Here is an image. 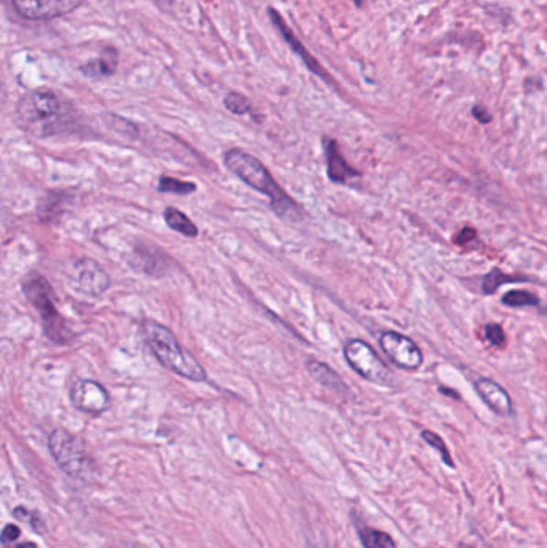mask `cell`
<instances>
[{
  "instance_id": "f546056e",
  "label": "cell",
  "mask_w": 547,
  "mask_h": 548,
  "mask_svg": "<svg viewBox=\"0 0 547 548\" xmlns=\"http://www.w3.org/2000/svg\"><path fill=\"white\" fill-rule=\"evenodd\" d=\"M355 2H357V4H359V5H361V0H355Z\"/></svg>"
},
{
  "instance_id": "44dd1931",
  "label": "cell",
  "mask_w": 547,
  "mask_h": 548,
  "mask_svg": "<svg viewBox=\"0 0 547 548\" xmlns=\"http://www.w3.org/2000/svg\"><path fill=\"white\" fill-rule=\"evenodd\" d=\"M421 438H423L430 447H434V449L440 454V457L444 460L445 465H448L450 468H455V467H456L455 462H453V458H451L448 447L445 445V441L440 435H436L435 432H430V430H424V432L421 433Z\"/></svg>"
},
{
  "instance_id": "4dcf8cb0",
  "label": "cell",
  "mask_w": 547,
  "mask_h": 548,
  "mask_svg": "<svg viewBox=\"0 0 547 548\" xmlns=\"http://www.w3.org/2000/svg\"><path fill=\"white\" fill-rule=\"evenodd\" d=\"M125 548H137V547H134V545H127V547Z\"/></svg>"
},
{
  "instance_id": "6da1fadb",
  "label": "cell",
  "mask_w": 547,
  "mask_h": 548,
  "mask_svg": "<svg viewBox=\"0 0 547 548\" xmlns=\"http://www.w3.org/2000/svg\"><path fill=\"white\" fill-rule=\"evenodd\" d=\"M223 164L249 188L265 194L274 212L280 219L287 221H299L302 219V209L289 198V194L278 185L270 170L255 156L249 155L244 149L231 148L223 156Z\"/></svg>"
},
{
  "instance_id": "9a60e30c",
  "label": "cell",
  "mask_w": 547,
  "mask_h": 548,
  "mask_svg": "<svg viewBox=\"0 0 547 548\" xmlns=\"http://www.w3.org/2000/svg\"><path fill=\"white\" fill-rule=\"evenodd\" d=\"M118 68V59L113 50H108L106 55H102L100 59H91L89 63H85L80 71L84 72L87 78H110Z\"/></svg>"
},
{
  "instance_id": "484cf974",
  "label": "cell",
  "mask_w": 547,
  "mask_h": 548,
  "mask_svg": "<svg viewBox=\"0 0 547 548\" xmlns=\"http://www.w3.org/2000/svg\"><path fill=\"white\" fill-rule=\"evenodd\" d=\"M477 238V231L470 226H466L461 231L457 232L456 236L453 238V242L457 245L469 244L470 241H474Z\"/></svg>"
},
{
  "instance_id": "cb8c5ba5",
  "label": "cell",
  "mask_w": 547,
  "mask_h": 548,
  "mask_svg": "<svg viewBox=\"0 0 547 548\" xmlns=\"http://www.w3.org/2000/svg\"><path fill=\"white\" fill-rule=\"evenodd\" d=\"M485 337L496 349H504L508 343L506 332L502 329L501 324L489 323L485 326Z\"/></svg>"
},
{
  "instance_id": "ac0fdd59",
  "label": "cell",
  "mask_w": 547,
  "mask_h": 548,
  "mask_svg": "<svg viewBox=\"0 0 547 548\" xmlns=\"http://www.w3.org/2000/svg\"><path fill=\"white\" fill-rule=\"evenodd\" d=\"M519 283H530V279L525 276H509L499 268H493L482 279V292L485 295H493L502 285H519Z\"/></svg>"
},
{
  "instance_id": "5b68a950",
  "label": "cell",
  "mask_w": 547,
  "mask_h": 548,
  "mask_svg": "<svg viewBox=\"0 0 547 548\" xmlns=\"http://www.w3.org/2000/svg\"><path fill=\"white\" fill-rule=\"evenodd\" d=\"M48 449L55 462L68 477L91 483L98 477L97 462L93 460L91 452L87 451L84 443L74 435L57 428L48 436Z\"/></svg>"
},
{
  "instance_id": "7a4b0ae2",
  "label": "cell",
  "mask_w": 547,
  "mask_h": 548,
  "mask_svg": "<svg viewBox=\"0 0 547 548\" xmlns=\"http://www.w3.org/2000/svg\"><path fill=\"white\" fill-rule=\"evenodd\" d=\"M68 119L65 102L50 91H27L16 104V121L21 129L36 138L63 132Z\"/></svg>"
},
{
  "instance_id": "e0dca14e",
  "label": "cell",
  "mask_w": 547,
  "mask_h": 548,
  "mask_svg": "<svg viewBox=\"0 0 547 548\" xmlns=\"http://www.w3.org/2000/svg\"><path fill=\"white\" fill-rule=\"evenodd\" d=\"M164 220L170 230L180 232L185 238H196L199 232L198 226L185 213L177 210L176 207H167L164 210Z\"/></svg>"
},
{
  "instance_id": "d6986e66",
  "label": "cell",
  "mask_w": 547,
  "mask_h": 548,
  "mask_svg": "<svg viewBox=\"0 0 547 548\" xmlns=\"http://www.w3.org/2000/svg\"><path fill=\"white\" fill-rule=\"evenodd\" d=\"M502 305L509 308H525V306H538L540 297L533 292L523 291V289H512L502 295Z\"/></svg>"
},
{
  "instance_id": "4fadbf2b",
  "label": "cell",
  "mask_w": 547,
  "mask_h": 548,
  "mask_svg": "<svg viewBox=\"0 0 547 548\" xmlns=\"http://www.w3.org/2000/svg\"><path fill=\"white\" fill-rule=\"evenodd\" d=\"M268 15H270V18H272V21H274V27H278V31H280L281 36L284 38V40H286L287 44H289V47L293 48L294 52L299 55L300 59H302V61L306 63V68H308L310 71L315 72V74L319 76V78L325 79L326 82H333L331 78H329V74L325 71V68L319 65L318 61H316V59H313L312 55H310V52L306 50V47L302 46V44H300V40L294 36L293 31H291L289 27H287L286 21L281 18V15L278 14L274 8H268Z\"/></svg>"
},
{
  "instance_id": "5bb4252c",
  "label": "cell",
  "mask_w": 547,
  "mask_h": 548,
  "mask_svg": "<svg viewBox=\"0 0 547 548\" xmlns=\"http://www.w3.org/2000/svg\"><path fill=\"white\" fill-rule=\"evenodd\" d=\"M306 371L323 387L336 390V392H347L349 390L346 383L340 379L339 374L329 368L326 362L310 360L306 362Z\"/></svg>"
},
{
  "instance_id": "8fae6325",
  "label": "cell",
  "mask_w": 547,
  "mask_h": 548,
  "mask_svg": "<svg viewBox=\"0 0 547 548\" xmlns=\"http://www.w3.org/2000/svg\"><path fill=\"white\" fill-rule=\"evenodd\" d=\"M474 388L491 413H495L499 417H509L514 414V404L510 396L498 381L482 377L476 381Z\"/></svg>"
},
{
  "instance_id": "9c48e42d",
  "label": "cell",
  "mask_w": 547,
  "mask_h": 548,
  "mask_svg": "<svg viewBox=\"0 0 547 548\" xmlns=\"http://www.w3.org/2000/svg\"><path fill=\"white\" fill-rule=\"evenodd\" d=\"M72 406L78 411L91 415H100L106 413L112 406V398L103 385L89 379H79L71 388Z\"/></svg>"
},
{
  "instance_id": "ffe728a7",
  "label": "cell",
  "mask_w": 547,
  "mask_h": 548,
  "mask_svg": "<svg viewBox=\"0 0 547 548\" xmlns=\"http://www.w3.org/2000/svg\"><path fill=\"white\" fill-rule=\"evenodd\" d=\"M157 188H159L161 193L182 194V196H187V194L195 193L196 191L195 183L178 180V178L167 177V175H163L159 178V187Z\"/></svg>"
},
{
  "instance_id": "52a82bcc",
  "label": "cell",
  "mask_w": 547,
  "mask_h": 548,
  "mask_svg": "<svg viewBox=\"0 0 547 548\" xmlns=\"http://www.w3.org/2000/svg\"><path fill=\"white\" fill-rule=\"evenodd\" d=\"M379 345L391 364L403 371H417L423 366L424 356L421 349L410 337L398 334L393 330L382 332L379 337Z\"/></svg>"
},
{
  "instance_id": "2e32d148",
  "label": "cell",
  "mask_w": 547,
  "mask_h": 548,
  "mask_svg": "<svg viewBox=\"0 0 547 548\" xmlns=\"http://www.w3.org/2000/svg\"><path fill=\"white\" fill-rule=\"evenodd\" d=\"M357 532H359V542L365 548H397V543L391 539V535L371 528L368 524H357Z\"/></svg>"
},
{
  "instance_id": "7402d4cb",
  "label": "cell",
  "mask_w": 547,
  "mask_h": 548,
  "mask_svg": "<svg viewBox=\"0 0 547 548\" xmlns=\"http://www.w3.org/2000/svg\"><path fill=\"white\" fill-rule=\"evenodd\" d=\"M223 104L230 113H233L236 116H244V114L251 113V108H252L248 98L241 95V93H236V91H230L229 95L223 100Z\"/></svg>"
},
{
  "instance_id": "7c38bea8",
  "label": "cell",
  "mask_w": 547,
  "mask_h": 548,
  "mask_svg": "<svg viewBox=\"0 0 547 548\" xmlns=\"http://www.w3.org/2000/svg\"><path fill=\"white\" fill-rule=\"evenodd\" d=\"M323 146H325L326 164H327V177L329 180L334 183H340V185H346L349 181L353 178H359L361 177V172L353 168L349 162L346 161V157L342 155V151L339 148V143L333 140V138H323Z\"/></svg>"
},
{
  "instance_id": "603a6c76",
  "label": "cell",
  "mask_w": 547,
  "mask_h": 548,
  "mask_svg": "<svg viewBox=\"0 0 547 548\" xmlns=\"http://www.w3.org/2000/svg\"><path fill=\"white\" fill-rule=\"evenodd\" d=\"M14 515L16 520H20V521L29 524L34 531H38V532H44V529H46V526H44V521H42V518H40L36 511H33V510L18 507V509L14 510Z\"/></svg>"
},
{
  "instance_id": "3957f363",
  "label": "cell",
  "mask_w": 547,
  "mask_h": 548,
  "mask_svg": "<svg viewBox=\"0 0 547 548\" xmlns=\"http://www.w3.org/2000/svg\"><path fill=\"white\" fill-rule=\"evenodd\" d=\"M144 334L153 355L164 368L174 374L191 381H208V372L195 356L189 355L187 349L177 340L172 330L163 324L146 321L144 324Z\"/></svg>"
},
{
  "instance_id": "4316f807",
  "label": "cell",
  "mask_w": 547,
  "mask_h": 548,
  "mask_svg": "<svg viewBox=\"0 0 547 548\" xmlns=\"http://www.w3.org/2000/svg\"><path fill=\"white\" fill-rule=\"evenodd\" d=\"M472 114H474V117H476L478 123L482 124H489L491 123V119H493L488 111L485 110L483 106H476V108L472 110Z\"/></svg>"
},
{
  "instance_id": "277c9868",
  "label": "cell",
  "mask_w": 547,
  "mask_h": 548,
  "mask_svg": "<svg viewBox=\"0 0 547 548\" xmlns=\"http://www.w3.org/2000/svg\"><path fill=\"white\" fill-rule=\"evenodd\" d=\"M21 287H23V294L39 313L42 329L48 337V340L59 345L71 342L74 334L66 324L65 317L59 315L55 302L57 298L50 283L39 273H29L27 278L23 279Z\"/></svg>"
},
{
  "instance_id": "ba28073f",
  "label": "cell",
  "mask_w": 547,
  "mask_h": 548,
  "mask_svg": "<svg viewBox=\"0 0 547 548\" xmlns=\"http://www.w3.org/2000/svg\"><path fill=\"white\" fill-rule=\"evenodd\" d=\"M84 0H12L16 14L29 21L55 20L71 14Z\"/></svg>"
},
{
  "instance_id": "83f0119b",
  "label": "cell",
  "mask_w": 547,
  "mask_h": 548,
  "mask_svg": "<svg viewBox=\"0 0 547 548\" xmlns=\"http://www.w3.org/2000/svg\"><path fill=\"white\" fill-rule=\"evenodd\" d=\"M438 392H440L442 394H445V396H450V398H453V400H459V398H461L456 390H453V388L438 387Z\"/></svg>"
},
{
  "instance_id": "8992f818",
  "label": "cell",
  "mask_w": 547,
  "mask_h": 548,
  "mask_svg": "<svg viewBox=\"0 0 547 548\" xmlns=\"http://www.w3.org/2000/svg\"><path fill=\"white\" fill-rule=\"evenodd\" d=\"M344 358L349 366L365 381L378 385H385L391 381V371L379 358L370 343L359 338H352L344 347Z\"/></svg>"
},
{
  "instance_id": "f1b7e54d",
  "label": "cell",
  "mask_w": 547,
  "mask_h": 548,
  "mask_svg": "<svg viewBox=\"0 0 547 548\" xmlns=\"http://www.w3.org/2000/svg\"><path fill=\"white\" fill-rule=\"evenodd\" d=\"M459 547H461V548H474V547H472V545H464V543H461V545H459Z\"/></svg>"
},
{
  "instance_id": "d4e9b609",
  "label": "cell",
  "mask_w": 547,
  "mask_h": 548,
  "mask_svg": "<svg viewBox=\"0 0 547 548\" xmlns=\"http://www.w3.org/2000/svg\"><path fill=\"white\" fill-rule=\"evenodd\" d=\"M21 535V529L16 526V524H7L4 531H2V543H4V547H8V545H12L14 542L18 541Z\"/></svg>"
},
{
  "instance_id": "30bf717a",
  "label": "cell",
  "mask_w": 547,
  "mask_h": 548,
  "mask_svg": "<svg viewBox=\"0 0 547 548\" xmlns=\"http://www.w3.org/2000/svg\"><path fill=\"white\" fill-rule=\"evenodd\" d=\"M72 276L78 285L79 291L89 297H102L112 285V279L106 274V271L91 258L78 260L74 263Z\"/></svg>"
}]
</instances>
